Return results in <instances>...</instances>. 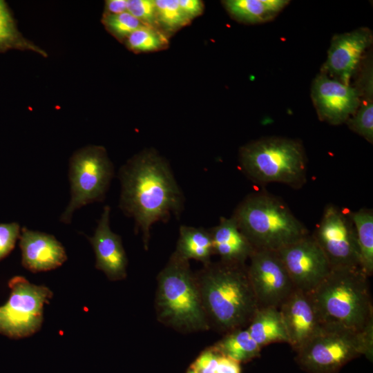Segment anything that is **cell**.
I'll use <instances>...</instances> for the list:
<instances>
[{
    "mask_svg": "<svg viewBox=\"0 0 373 373\" xmlns=\"http://www.w3.org/2000/svg\"><path fill=\"white\" fill-rule=\"evenodd\" d=\"M121 183L119 208L135 222L144 248L149 247L152 225L179 216L184 195L166 160L153 149L128 160L119 171Z\"/></svg>",
    "mask_w": 373,
    "mask_h": 373,
    "instance_id": "cell-1",
    "label": "cell"
},
{
    "mask_svg": "<svg viewBox=\"0 0 373 373\" xmlns=\"http://www.w3.org/2000/svg\"><path fill=\"white\" fill-rule=\"evenodd\" d=\"M195 276L210 329L225 334L248 326L258 306L246 264L210 262Z\"/></svg>",
    "mask_w": 373,
    "mask_h": 373,
    "instance_id": "cell-2",
    "label": "cell"
},
{
    "mask_svg": "<svg viewBox=\"0 0 373 373\" xmlns=\"http://www.w3.org/2000/svg\"><path fill=\"white\" fill-rule=\"evenodd\" d=\"M369 276L359 267L332 269L309 294L323 323L373 329Z\"/></svg>",
    "mask_w": 373,
    "mask_h": 373,
    "instance_id": "cell-3",
    "label": "cell"
},
{
    "mask_svg": "<svg viewBox=\"0 0 373 373\" xmlns=\"http://www.w3.org/2000/svg\"><path fill=\"white\" fill-rule=\"evenodd\" d=\"M189 260L174 251L157 276L155 309L157 321L182 333L210 329Z\"/></svg>",
    "mask_w": 373,
    "mask_h": 373,
    "instance_id": "cell-4",
    "label": "cell"
},
{
    "mask_svg": "<svg viewBox=\"0 0 373 373\" xmlns=\"http://www.w3.org/2000/svg\"><path fill=\"white\" fill-rule=\"evenodd\" d=\"M231 217L255 250L278 251L308 236L288 206L265 192L247 196Z\"/></svg>",
    "mask_w": 373,
    "mask_h": 373,
    "instance_id": "cell-5",
    "label": "cell"
},
{
    "mask_svg": "<svg viewBox=\"0 0 373 373\" xmlns=\"http://www.w3.org/2000/svg\"><path fill=\"white\" fill-rule=\"evenodd\" d=\"M239 161L245 174L258 183L299 187L306 181L304 149L294 140L267 137L248 143L241 147Z\"/></svg>",
    "mask_w": 373,
    "mask_h": 373,
    "instance_id": "cell-6",
    "label": "cell"
},
{
    "mask_svg": "<svg viewBox=\"0 0 373 373\" xmlns=\"http://www.w3.org/2000/svg\"><path fill=\"white\" fill-rule=\"evenodd\" d=\"M373 329L358 331L323 323L298 350L297 358L315 373H331L361 354L372 355Z\"/></svg>",
    "mask_w": 373,
    "mask_h": 373,
    "instance_id": "cell-7",
    "label": "cell"
},
{
    "mask_svg": "<svg viewBox=\"0 0 373 373\" xmlns=\"http://www.w3.org/2000/svg\"><path fill=\"white\" fill-rule=\"evenodd\" d=\"M68 166L70 199L59 218L66 224L71 223L77 209L104 200L114 175L113 163L101 146L78 149L70 157Z\"/></svg>",
    "mask_w": 373,
    "mask_h": 373,
    "instance_id": "cell-8",
    "label": "cell"
},
{
    "mask_svg": "<svg viewBox=\"0 0 373 373\" xmlns=\"http://www.w3.org/2000/svg\"><path fill=\"white\" fill-rule=\"evenodd\" d=\"M10 294L0 306V334L12 339L30 336L37 332L44 320V306L53 296L44 285L30 283L17 276L8 281Z\"/></svg>",
    "mask_w": 373,
    "mask_h": 373,
    "instance_id": "cell-9",
    "label": "cell"
},
{
    "mask_svg": "<svg viewBox=\"0 0 373 373\" xmlns=\"http://www.w3.org/2000/svg\"><path fill=\"white\" fill-rule=\"evenodd\" d=\"M332 269L361 267L359 248L350 211L327 205L312 236Z\"/></svg>",
    "mask_w": 373,
    "mask_h": 373,
    "instance_id": "cell-10",
    "label": "cell"
},
{
    "mask_svg": "<svg viewBox=\"0 0 373 373\" xmlns=\"http://www.w3.org/2000/svg\"><path fill=\"white\" fill-rule=\"evenodd\" d=\"M249 260L247 272L258 309H278L295 287L278 252L255 250Z\"/></svg>",
    "mask_w": 373,
    "mask_h": 373,
    "instance_id": "cell-11",
    "label": "cell"
},
{
    "mask_svg": "<svg viewBox=\"0 0 373 373\" xmlns=\"http://www.w3.org/2000/svg\"><path fill=\"white\" fill-rule=\"evenodd\" d=\"M295 289L310 294L332 268L323 251L309 235L278 250Z\"/></svg>",
    "mask_w": 373,
    "mask_h": 373,
    "instance_id": "cell-12",
    "label": "cell"
},
{
    "mask_svg": "<svg viewBox=\"0 0 373 373\" xmlns=\"http://www.w3.org/2000/svg\"><path fill=\"white\" fill-rule=\"evenodd\" d=\"M312 98L320 119L338 125L351 117L360 104V93L321 73L314 79Z\"/></svg>",
    "mask_w": 373,
    "mask_h": 373,
    "instance_id": "cell-13",
    "label": "cell"
},
{
    "mask_svg": "<svg viewBox=\"0 0 373 373\" xmlns=\"http://www.w3.org/2000/svg\"><path fill=\"white\" fill-rule=\"evenodd\" d=\"M372 42V34L367 28L334 36L327 53L323 70L337 81L349 85L363 52Z\"/></svg>",
    "mask_w": 373,
    "mask_h": 373,
    "instance_id": "cell-14",
    "label": "cell"
},
{
    "mask_svg": "<svg viewBox=\"0 0 373 373\" xmlns=\"http://www.w3.org/2000/svg\"><path fill=\"white\" fill-rule=\"evenodd\" d=\"M288 343L298 350L323 324L309 294L295 289L278 308Z\"/></svg>",
    "mask_w": 373,
    "mask_h": 373,
    "instance_id": "cell-15",
    "label": "cell"
},
{
    "mask_svg": "<svg viewBox=\"0 0 373 373\" xmlns=\"http://www.w3.org/2000/svg\"><path fill=\"white\" fill-rule=\"evenodd\" d=\"M111 207H104L92 237H88L95 254V267L112 281L126 277L128 260L121 237L110 227Z\"/></svg>",
    "mask_w": 373,
    "mask_h": 373,
    "instance_id": "cell-16",
    "label": "cell"
},
{
    "mask_svg": "<svg viewBox=\"0 0 373 373\" xmlns=\"http://www.w3.org/2000/svg\"><path fill=\"white\" fill-rule=\"evenodd\" d=\"M19 239L21 264L32 273L57 269L67 260L64 246L53 235L23 227Z\"/></svg>",
    "mask_w": 373,
    "mask_h": 373,
    "instance_id": "cell-17",
    "label": "cell"
},
{
    "mask_svg": "<svg viewBox=\"0 0 373 373\" xmlns=\"http://www.w3.org/2000/svg\"><path fill=\"white\" fill-rule=\"evenodd\" d=\"M209 232L213 254H218L222 261L245 264L255 251L232 217L220 218Z\"/></svg>",
    "mask_w": 373,
    "mask_h": 373,
    "instance_id": "cell-18",
    "label": "cell"
},
{
    "mask_svg": "<svg viewBox=\"0 0 373 373\" xmlns=\"http://www.w3.org/2000/svg\"><path fill=\"white\" fill-rule=\"evenodd\" d=\"M229 14L246 23L270 21L288 4L286 0H227L222 1Z\"/></svg>",
    "mask_w": 373,
    "mask_h": 373,
    "instance_id": "cell-19",
    "label": "cell"
},
{
    "mask_svg": "<svg viewBox=\"0 0 373 373\" xmlns=\"http://www.w3.org/2000/svg\"><path fill=\"white\" fill-rule=\"evenodd\" d=\"M251 338L260 346L272 343H287L288 338L278 308H259L247 328Z\"/></svg>",
    "mask_w": 373,
    "mask_h": 373,
    "instance_id": "cell-20",
    "label": "cell"
},
{
    "mask_svg": "<svg viewBox=\"0 0 373 373\" xmlns=\"http://www.w3.org/2000/svg\"><path fill=\"white\" fill-rule=\"evenodd\" d=\"M175 251L188 260L194 259L203 265L210 262L213 250L209 230L181 226Z\"/></svg>",
    "mask_w": 373,
    "mask_h": 373,
    "instance_id": "cell-21",
    "label": "cell"
},
{
    "mask_svg": "<svg viewBox=\"0 0 373 373\" xmlns=\"http://www.w3.org/2000/svg\"><path fill=\"white\" fill-rule=\"evenodd\" d=\"M223 356L239 363L248 361L260 355L261 347L250 336L247 329H238L225 334L212 346Z\"/></svg>",
    "mask_w": 373,
    "mask_h": 373,
    "instance_id": "cell-22",
    "label": "cell"
},
{
    "mask_svg": "<svg viewBox=\"0 0 373 373\" xmlns=\"http://www.w3.org/2000/svg\"><path fill=\"white\" fill-rule=\"evenodd\" d=\"M360 251L363 270L369 276L373 274V212L370 209L350 211Z\"/></svg>",
    "mask_w": 373,
    "mask_h": 373,
    "instance_id": "cell-23",
    "label": "cell"
},
{
    "mask_svg": "<svg viewBox=\"0 0 373 373\" xmlns=\"http://www.w3.org/2000/svg\"><path fill=\"white\" fill-rule=\"evenodd\" d=\"M12 49L29 50L45 55L44 51L23 37L8 5L0 0V52Z\"/></svg>",
    "mask_w": 373,
    "mask_h": 373,
    "instance_id": "cell-24",
    "label": "cell"
},
{
    "mask_svg": "<svg viewBox=\"0 0 373 373\" xmlns=\"http://www.w3.org/2000/svg\"><path fill=\"white\" fill-rule=\"evenodd\" d=\"M169 36L160 29L141 26L124 41L131 51L150 52L164 50L169 46Z\"/></svg>",
    "mask_w": 373,
    "mask_h": 373,
    "instance_id": "cell-25",
    "label": "cell"
},
{
    "mask_svg": "<svg viewBox=\"0 0 373 373\" xmlns=\"http://www.w3.org/2000/svg\"><path fill=\"white\" fill-rule=\"evenodd\" d=\"M155 4L160 29L168 36L190 23L178 1L155 0Z\"/></svg>",
    "mask_w": 373,
    "mask_h": 373,
    "instance_id": "cell-26",
    "label": "cell"
},
{
    "mask_svg": "<svg viewBox=\"0 0 373 373\" xmlns=\"http://www.w3.org/2000/svg\"><path fill=\"white\" fill-rule=\"evenodd\" d=\"M102 23L106 29L117 40L124 41L141 26V22L128 12L117 15H103Z\"/></svg>",
    "mask_w": 373,
    "mask_h": 373,
    "instance_id": "cell-27",
    "label": "cell"
},
{
    "mask_svg": "<svg viewBox=\"0 0 373 373\" xmlns=\"http://www.w3.org/2000/svg\"><path fill=\"white\" fill-rule=\"evenodd\" d=\"M354 132L363 137L367 141H373V103L369 99L364 102L347 122Z\"/></svg>",
    "mask_w": 373,
    "mask_h": 373,
    "instance_id": "cell-28",
    "label": "cell"
},
{
    "mask_svg": "<svg viewBox=\"0 0 373 373\" xmlns=\"http://www.w3.org/2000/svg\"><path fill=\"white\" fill-rule=\"evenodd\" d=\"M127 12L142 25L160 29L154 0H128Z\"/></svg>",
    "mask_w": 373,
    "mask_h": 373,
    "instance_id": "cell-29",
    "label": "cell"
},
{
    "mask_svg": "<svg viewBox=\"0 0 373 373\" xmlns=\"http://www.w3.org/2000/svg\"><path fill=\"white\" fill-rule=\"evenodd\" d=\"M21 233L17 222L0 223V261L14 249Z\"/></svg>",
    "mask_w": 373,
    "mask_h": 373,
    "instance_id": "cell-30",
    "label": "cell"
},
{
    "mask_svg": "<svg viewBox=\"0 0 373 373\" xmlns=\"http://www.w3.org/2000/svg\"><path fill=\"white\" fill-rule=\"evenodd\" d=\"M220 354L210 347L202 352L190 368L197 373H215Z\"/></svg>",
    "mask_w": 373,
    "mask_h": 373,
    "instance_id": "cell-31",
    "label": "cell"
},
{
    "mask_svg": "<svg viewBox=\"0 0 373 373\" xmlns=\"http://www.w3.org/2000/svg\"><path fill=\"white\" fill-rule=\"evenodd\" d=\"M178 3L190 21L202 15L204 10V3L200 0H179Z\"/></svg>",
    "mask_w": 373,
    "mask_h": 373,
    "instance_id": "cell-32",
    "label": "cell"
},
{
    "mask_svg": "<svg viewBox=\"0 0 373 373\" xmlns=\"http://www.w3.org/2000/svg\"><path fill=\"white\" fill-rule=\"evenodd\" d=\"M215 373H240V363L220 354Z\"/></svg>",
    "mask_w": 373,
    "mask_h": 373,
    "instance_id": "cell-33",
    "label": "cell"
},
{
    "mask_svg": "<svg viewBox=\"0 0 373 373\" xmlns=\"http://www.w3.org/2000/svg\"><path fill=\"white\" fill-rule=\"evenodd\" d=\"M128 0H108L105 3V15H117L127 11Z\"/></svg>",
    "mask_w": 373,
    "mask_h": 373,
    "instance_id": "cell-34",
    "label": "cell"
},
{
    "mask_svg": "<svg viewBox=\"0 0 373 373\" xmlns=\"http://www.w3.org/2000/svg\"><path fill=\"white\" fill-rule=\"evenodd\" d=\"M186 373H197L196 372H195L192 369H189V370L186 372Z\"/></svg>",
    "mask_w": 373,
    "mask_h": 373,
    "instance_id": "cell-35",
    "label": "cell"
}]
</instances>
